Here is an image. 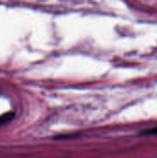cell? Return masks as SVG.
Listing matches in <instances>:
<instances>
[{
	"label": "cell",
	"mask_w": 157,
	"mask_h": 158,
	"mask_svg": "<svg viewBox=\"0 0 157 158\" xmlns=\"http://www.w3.org/2000/svg\"><path fill=\"white\" fill-rule=\"evenodd\" d=\"M15 112L14 111H8L3 115L0 116V127L5 126L6 124H8L9 122H11L14 118H15Z\"/></svg>",
	"instance_id": "1"
},
{
	"label": "cell",
	"mask_w": 157,
	"mask_h": 158,
	"mask_svg": "<svg viewBox=\"0 0 157 158\" xmlns=\"http://www.w3.org/2000/svg\"><path fill=\"white\" fill-rule=\"evenodd\" d=\"M141 135H143V136L157 135V127L156 128H152V129H148V130L143 131L141 132Z\"/></svg>",
	"instance_id": "2"
}]
</instances>
